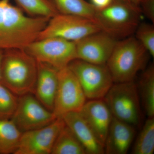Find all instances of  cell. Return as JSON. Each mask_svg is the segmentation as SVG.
I'll use <instances>...</instances> for the list:
<instances>
[{"label":"cell","mask_w":154,"mask_h":154,"mask_svg":"<svg viewBox=\"0 0 154 154\" xmlns=\"http://www.w3.org/2000/svg\"><path fill=\"white\" fill-rule=\"evenodd\" d=\"M59 70L48 64L37 62V74L34 95L52 111L58 85Z\"/></svg>","instance_id":"14"},{"label":"cell","mask_w":154,"mask_h":154,"mask_svg":"<svg viewBox=\"0 0 154 154\" xmlns=\"http://www.w3.org/2000/svg\"><path fill=\"white\" fill-rule=\"evenodd\" d=\"M19 8L33 17L51 18L59 14L51 0H15Z\"/></svg>","instance_id":"21"},{"label":"cell","mask_w":154,"mask_h":154,"mask_svg":"<svg viewBox=\"0 0 154 154\" xmlns=\"http://www.w3.org/2000/svg\"><path fill=\"white\" fill-rule=\"evenodd\" d=\"M135 133L134 126L113 116L104 145L105 153L126 154Z\"/></svg>","instance_id":"16"},{"label":"cell","mask_w":154,"mask_h":154,"mask_svg":"<svg viewBox=\"0 0 154 154\" xmlns=\"http://www.w3.org/2000/svg\"><path fill=\"white\" fill-rule=\"evenodd\" d=\"M57 118L34 94H28L19 96L17 109L11 119L23 133L46 126Z\"/></svg>","instance_id":"10"},{"label":"cell","mask_w":154,"mask_h":154,"mask_svg":"<svg viewBox=\"0 0 154 154\" xmlns=\"http://www.w3.org/2000/svg\"><path fill=\"white\" fill-rule=\"evenodd\" d=\"M133 82L114 83L104 98L113 117L136 128L141 125L140 97Z\"/></svg>","instance_id":"5"},{"label":"cell","mask_w":154,"mask_h":154,"mask_svg":"<svg viewBox=\"0 0 154 154\" xmlns=\"http://www.w3.org/2000/svg\"><path fill=\"white\" fill-rule=\"evenodd\" d=\"M135 33V38L142 45L150 55L154 57V25L147 23L140 24Z\"/></svg>","instance_id":"24"},{"label":"cell","mask_w":154,"mask_h":154,"mask_svg":"<svg viewBox=\"0 0 154 154\" xmlns=\"http://www.w3.org/2000/svg\"><path fill=\"white\" fill-rule=\"evenodd\" d=\"M19 96L0 83V119H11L17 109Z\"/></svg>","instance_id":"23"},{"label":"cell","mask_w":154,"mask_h":154,"mask_svg":"<svg viewBox=\"0 0 154 154\" xmlns=\"http://www.w3.org/2000/svg\"><path fill=\"white\" fill-rule=\"evenodd\" d=\"M139 8L141 13L154 23V0H141Z\"/></svg>","instance_id":"25"},{"label":"cell","mask_w":154,"mask_h":154,"mask_svg":"<svg viewBox=\"0 0 154 154\" xmlns=\"http://www.w3.org/2000/svg\"><path fill=\"white\" fill-rule=\"evenodd\" d=\"M3 51H4V50L0 49V70H1V63H2V59L3 57Z\"/></svg>","instance_id":"28"},{"label":"cell","mask_w":154,"mask_h":154,"mask_svg":"<svg viewBox=\"0 0 154 154\" xmlns=\"http://www.w3.org/2000/svg\"><path fill=\"white\" fill-rule=\"evenodd\" d=\"M117 41L116 38L104 31L88 35L75 42L77 59L94 64L105 65Z\"/></svg>","instance_id":"12"},{"label":"cell","mask_w":154,"mask_h":154,"mask_svg":"<svg viewBox=\"0 0 154 154\" xmlns=\"http://www.w3.org/2000/svg\"><path fill=\"white\" fill-rule=\"evenodd\" d=\"M148 54L134 36L117 41L106 65L114 83L133 82L143 68Z\"/></svg>","instance_id":"3"},{"label":"cell","mask_w":154,"mask_h":154,"mask_svg":"<svg viewBox=\"0 0 154 154\" xmlns=\"http://www.w3.org/2000/svg\"><path fill=\"white\" fill-rule=\"evenodd\" d=\"M22 133L11 119H0V154H15Z\"/></svg>","instance_id":"18"},{"label":"cell","mask_w":154,"mask_h":154,"mask_svg":"<svg viewBox=\"0 0 154 154\" xmlns=\"http://www.w3.org/2000/svg\"><path fill=\"white\" fill-rule=\"evenodd\" d=\"M37 62L25 50H4L0 70V83L17 96L34 94Z\"/></svg>","instance_id":"2"},{"label":"cell","mask_w":154,"mask_h":154,"mask_svg":"<svg viewBox=\"0 0 154 154\" xmlns=\"http://www.w3.org/2000/svg\"><path fill=\"white\" fill-rule=\"evenodd\" d=\"M62 118L82 144L86 154L105 153L104 145L97 138L79 112L66 113Z\"/></svg>","instance_id":"15"},{"label":"cell","mask_w":154,"mask_h":154,"mask_svg":"<svg viewBox=\"0 0 154 154\" xmlns=\"http://www.w3.org/2000/svg\"><path fill=\"white\" fill-rule=\"evenodd\" d=\"M130 3L136 7L139 8V5L141 0H129Z\"/></svg>","instance_id":"27"},{"label":"cell","mask_w":154,"mask_h":154,"mask_svg":"<svg viewBox=\"0 0 154 154\" xmlns=\"http://www.w3.org/2000/svg\"><path fill=\"white\" fill-rule=\"evenodd\" d=\"M116 1H120V2H124L130 3L129 0H116Z\"/></svg>","instance_id":"29"},{"label":"cell","mask_w":154,"mask_h":154,"mask_svg":"<svg viewBox=\"0 0 154 154\" xmlns=\"http://www.w3.org/2000/svg\"><path fill=\"white\" fill-rule=\"evenodd\" d=\"M141 12L129 3L114 0L102 10H97L95 22L101 30L114 38H126L135 32Z\"/></svg>","instance_id":"4"},{"label":"cell","mask_w":154,"mask_h":154,"mask_svg":"<svg viewBox=\"0 0 154 154\" xmlns=\"http://www.w3.org/2000/svg\"><path fill=\"white\" fill-rule=\"evenodd\" d=\"M142 104L148 118L154 116V66L151 65L144 71L139 82Z\"/></svg>","instance_id":"19"},{"label":"cell","mask_w":154,"mask_h":154,"mask_svg":"<svg viewBox=\"0 0 154 154\" xmlns=\"http://www.w3.org/2000/svg\"><path fill=\"white\" fill-rule=\"evenodd\" d=\"M50 18L25 15L10 0H0V49H24L36 41Z\"/></svg>","instance_id":"1"},{"label":"cell","mask_w":154,"mask_h":154,"mask_svg":"<svg viewBox=\"0 0 154 154\" xmlns=\"http://www.w3.org/2000/svg\"><path fill=\"white\" fill-rule=\"evenodd\" d=\"M24 50L36 61L48 64L58 70L68 66L77 59L75 43L58 37L36 40Z\"/></svg>","instance_id":"7"},{"label":"cell","mask_w":154,"mask_h":154,"mask_svg":"<svg viewBox=\"0 0 154 154\" xmlns=\"http://www.w3.org/2000/svg\"><path fill=\"white\" fill-rule=\"evenodd\" d=\"M79 141L66 125L56 139L51 154H86Z\"/></svg>","instance_id":"20"},{"label":"cell","mask_w":154,"mask_h":154,"mask_svg":"<svg viewBox=\"0 0 154 154\" xmlns=\"http://www.w3.org/2000/svg\"><path fill=\"white\" fill-rule=\"evenodd\" d=\"M154 152V117L148 118L143 126L132 151L134 154H153Z\"/></svg>","instance_id":"22"},{"label":"cell","mask_w":154,"mask_h":154,"mask_svg":"<svg viewBox=\"0 0 154 154\" xmlns=\"http://www.w3.org/2000/svg\"><path fill=\"white\" fill-rule=\"evenodd\" d=\"M114 0H91V4L97 10H102L107 8L113 3Z\"/></svg>","instance_id":"26"},{"label":"cell","mask_w":154,"mask_h":154,"mask_svg":"<svg viewBox=\"0 0 154 154\" xmlns=\"http://www.w3.org/2000/svg\"><path fill=\"white\" fill-rule=\"evenodd\" d=\"M79 112L97 138L105 145L113 116L104 99H93L86 102Z\"/></svg>","instance_id":"13"},{"label":"cell","mask_w":154,"mask_h":154,"mask_svg":"<svg viewBox=\"0 0 154 154\" xmlns=\"http://www.w3.org/2000/svg\"><path fill=\"white\" fill-rule=\"evenodd\" d=\"M68 66L76 77L87 99H104L114 84L106 65L94 64L76 59Z\"/></svg>","instance_id":"8"},{"label":"cell","mask_w":154,"mask_h":154,"mask_svg":"<svg viewBox=\"0 0 154 154\" xmlns=\"http://www.w3.org/2000/svg\"><path fill=\"white\" fill-rule=\"evenodd\" d=\"M51 1L60 14L84 17L95 22L97 10L91 3L88 2L85 0Z\"/></svg>","instance_id":"17"},{"label":"cell","mask_w":154,"mask_h":154,"mask_svg":"<svg viewBox=\"0 0 154 154\" xmlns=\"http://www.w3.org/2000/svg\"><path fill=\"white\" fill-rule=\"evenodd\" d=\"M65 125L62 118H57L46 126L22 133L14 154H50L61 130Z\"/></svg>","instance_id":"11"},{"label":"cell","mask_w":154,"mask_h":154,"mask_svg":"<svg viewBox=\"0 0 154 154\" xmlns=\"http://www.w3.org/2000/svg\"><path fill=\"white\" fill-rule=\"evenodd\" d=\"M86 97L78 79L68 66L59 70L58 85L53 112L57 118L79 112Z\"/></svg>","instance_id":"9"},{"label":"cell","mask_w":154,"mask_h":154,"mask_svg":"<svg viewBox=\"0 0 154 154\" xmlns=\"http://www.w3.org/2000/svg\"><path fill=\"white\" fill-rule=\"evenodd\" d=\"M102 31L94 21L84 17L58 14L49 19L36 40L58 37L76 42L88 35Z\"/></svg>","instance_id":"6"}]
</instances>
